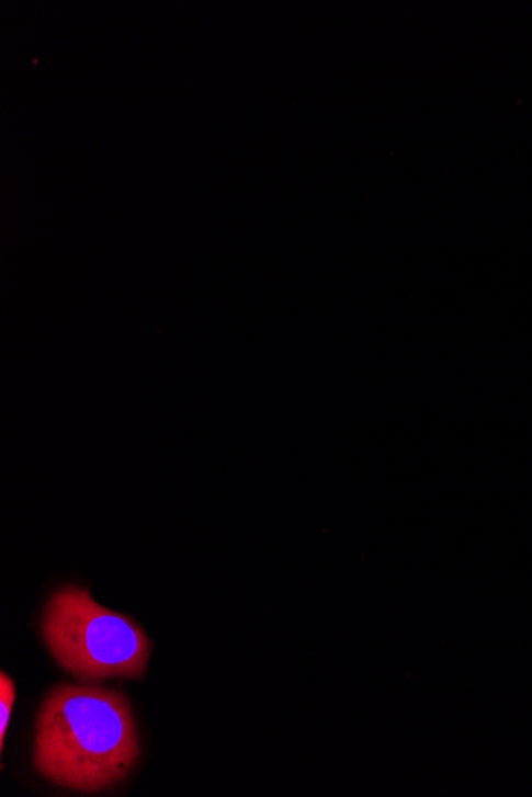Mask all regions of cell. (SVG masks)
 Segmentation results:
<instances>
[{"instance_id": "6da1fadb", "label": "cell", "mask_w": 532, "mask_h": 797, "mask_svg": "<svg viewBox=\"0 0 532 797\" xmlns=\"http://www.w3.org/2000/svg\"><path fill=\"white\" fill-rule=\"evenodd\" d=\"M140 756L128 697L93 684H61L47 694L35 722L33 764L45 781L98 793L125 781Z\"/></svg>"}, {"instance_id": "3957f363", "label": "cell", "mask_w": 532, "mask_h": 797, "mask_svg": "<svg viewBox=\"0 0 532 797\" xmlns=\"http://www.w3.org/2000/svg\"><path fill=\"white\" fill-rule=\"evenodd\" d=\"M15 699V683L5 672H2V675H0V749L5 747L7 731H9Z\"/></svg>"}, {"instance_id": "7a4b0ae2", "label": "cell", "mask_w": 532, "mask_h": 797, "mask_svg": "<svg viewBox=\"0 0 532 797\" xmlns=\"http://www.w3.org/2000/svg\"><path fill=\"white\" fill-rule=\"evenodd\" d=\"M42 638L55 661L82 682L143 679L151 658L143 627L100 605L83 588L52 594L42 615Z\"/></svg>"}]
</instances>
